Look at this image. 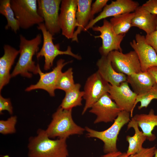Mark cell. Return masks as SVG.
Instances as JSON below:
<instances>
[{"instance_id":"1","label":"cell","mask_w":157,"mask_h":157,"mask_svg":"<svg viewBox=\"0 0 157 157\" xmlns=\"http://www.w3.org/2000/svg\"><path fill=\"white\" fill-rule=\"evenodd\" d=\"M65 138L50 139L45 130L39 129L37 135L31 137L28 145L29 157H68V152Z\"/></svg>"},{"instance_id":"2","label":"cell","mask_w":157,"mask_h":157,"mask_svg":"<svg viewBox=\"0 0 157 157\" xmlns=\"http://www.w3.org/2000/svg\"><path fill=\"white\" fill-rule=\"evenodd\" d=\"M19 56L16 65L11 74V77L18 74L31 78V72L37 74V66L33 60V56L39 50V46L42 42V36L38 34L32 39H27L22 35H19Z\"/></svg>"},{"instance_id":"3","label":"cell","mask_w":157,"mask_h":157,"mask_svg":"<svg viewBox=\"0 0 157 157\" xmlns=\"http://www.w3.org/2000/svg\"><path fill=\"white\" fill-rule=\"evenodd\" d=\"M85 130L74 122L72 109H64L59 106L53 114L52 120L45 131L50 138L57 137L67 139L71 135H81Z\"/></svg>"},{"instance_id":"4","label":"cell","mask_w":157,"mask_h":157,"mask_svg":"<svg viewBox=\"0 0 157 157\" xmlns=\"http://www.w3.org/2000/svg\"><path fill=\"white\" fill-rule=\"evenodd\" d=\"M130 113L121 111L115 120L113 124L107 129L102 131H98L85 127L87 135L89 138H96L104 143L103 151L106 154L118 151L117 147V137L122 128L130 121Z\"/></svg>"},{"instance_id":"5","label":"cell","mask_w":157,"mask_h":157,"mask_svg":"<svg viewBox=\"0 0 157 157\" xmlns=\"http://www.w3.org/2000/svg\"><path fill=\"white\" fill-rule=\"evenodd\" d=\"M37 28L42 32L43 37V44L40 50L36 54V57L37 59H39L43 56L44 57V70H47L51 68L53 65L54 59L59 55H68L78 60L81 59L82 58L80 56L73 53L70 46H68L66 50L62 51L60 49L59 44H54L53 42L54 38L53 35L47 30L44 23L38 24Z\"/></svg>"},{"instance_id":"6","label":"cell","mask_w":157,"mask_h":157,"mask_svg":"<svg viewBox=\"0 0 157 157\" xmlns=\"http://www.w3.org/2000/svg\"><path fill=\"white\" fill-rule=\"evenodd\" d=\"M10 4L20 28L28 29L44 22L38 12L37 0H10Z\"/></svg>"},{"instance_id":"7","label":"cell","mask_w":157,"mask_h":157,"mask_svg":"<svg viewBox=\"0 0 157 157\" xmlns=\"http://www.w3.org/2000/svg\"><path fill=\"white\" fill-rule=\"evenodd\" d=\"M110 84L105 81L97 71L90 76L84 88L83 98L85 101L82 112L83 115L87 110L105 94L108 93Z\"/></svg>"},{"instance_id":"8","label":"cell","mask_w":157,"mask_h":157,"mask_svg":"<svg viewBox=\"0 0 157 157\" xmlns=\"http://www.w3.org/2000/svg\"><path fill=\"white\" fill-rule=\"evenodd\" d=\"M92 29L94 31L100 33V35L94 37L100 38L102 39V44L99 49L101 56H107L113 51L122 52L121 44L125 34H116L110 22L104 19L102 26H93Z\"/></svg>"},{"instance_id":"9","label":"cell","mask_w":157,"mask_h":157,"mask_svg":"<svg viewBox=\"0 0 157 157\" xmlns=\"http://www.w3.org/2000/svg\"><path fill=\"white\" fill-rule=\"evenodd\" d=\"M60 0H38V14L44 19L47 30L52 35L61 31L59 22V11Z\"/></svg>"},{"instance_id":"10","label":"cell","mask_w":157,"mask_h":157,"mask_svg":"<svg viewBox=\"0 0 157 157\" xmlns=\"http://www.w3.org/2000/svg\"><path fill=\"white\" fill-rule=\"evenodd\" d=\"M112 66L117 72L129 76L141 72L138 56L134 51L124 53L122 51L115 50L107 56Z\"/></svg>"},{"instance_id":"11","label":"cell","mask_w":157,"mask_h":157,"mask_svg":"<svg viewBox=\"0 0 157 157\" xmlns=\"http://www.w3.org/2000/svg\"><path fill=\"white\" fill-rule=\"evenodd\" d=\"M72 61L71 60L65 62L64 59H60L57 61L56 66L52 71L46 73L42 72L39 65L37 64V74L40 75V79L36 84L31 85L27 88L25 90L30 91L37 89H41L47 91L51 96L54 97L56 84L62 72L63 68L66 65Z\"/></svg>"},{"instance_id":"12","label":"cell","mask_w":157,"mask_h":157,"mask_svg":"<svg viewBox=\"0 0 157 157\" xmlns=\"http://www.w3.org/2000/svg\"><path fill=\"white\" fill-rule=\"evenodd\" d=\"M90 108L89 112L97 116L94 122V124L113 122L122 111L108 93L102 96Z\"/></svg>"},{"instance_id":"13","label":"cell","mask_w":157,"mask_h":157,"mask_svg":"<svg viewBox=\"0 0 157 157\" xmlns=\"http://www.w3.org/2000/svg\"><path fill=\"white\" fill-rule=\"evenodd\" d=\"M77 0H62L59 15V22L62 34L72 39L76 27V14Z\"/></svg>"},{"instance_id":"14","label":"cell","mask_w":157,"mask_h":157,"mask_svg":"<svg viewBox=\"0 0 157 157\" xmlns=\"http://www.w3.org/2000/svg\"><path fill=\"white\" fill-rule=\"evenodd\" d=\"M139 6L138 2L132 0H116L107 4L102 11L95 18L91 20L83 30L85 31L93 27L99 21L110 17L134 12Z\"/></svg>"},{"instance_id":"15","label":"cell","mask_w":157,"mask_h":157,"mask_svg":"<svg viewBox=\"0 0 157 157\" xmlns=\"http://www.w3.org/2000/svg\"><path fill=\"white\" fill-rule=\"evenodd\" d=\"M130 44L138 56L142 72L147 71L149 67L157 66V54L146 42L144 36L136 34L135 40L131 42Z\"/></svg>"},{"instance_id":"16","label":"cell","mask_w":157,"mask_h":157,"mask_svg":"<svg viewBox=\"0 0 157 157\" xmlns=\"http://www.w3.org/2000/svg\"><path fill=\"white\" fill-rule=\"evenodd\" d=\"M108 93L122 110L130 112L131 117H133L134 106L137 95L131 90L126 81L122 82L119 86L110 84Z\"/></svg>"},{"instance_id":"17","label":"cell","mask_w":157,"mask_h":157,"mask_svg":"<svg viewBox=\"0 0 157 157\" xmlns=\"http://www.w3.org/2000/svg\"><path fill=\"white\" fill-rule=\"evenodd\" d=\"M97 71L102 78L112 85L119 86L126 81L127 76L117 72L113 67L111 61L107 56H101L96 63Z\"/></svg>"},{"instance_id":"18","label":"cell","mask_w":157,"mask_h":157,"mask_svg":"<svg viewBox=\"0 0 157 157\" xmlns=\"http://www.w3.org/2000/svg\"><path fill=\"white\" fill-rule=\"evenodd\" d=\"M4 53L0 58V91L8 84L11 77L10 72L17 56L19 50L8 44L3 46Z\"/></svg>"},{"instance_id":"19","label":"cell","mask_w":157,"mask_h":157,"mask_svg":"<svg viewBox=\"0 0 157 157\" xmlns=\"http://www.w3.org/2000/svg\"><path fill=\"white\" fill-rule=\"evenodd\" d=\"M126 81L130 84L133 91L137 95L148 92L157 83L153 76L147 71L127 76Z\"/></svg>"},{"instance_id":"20","label":"cell","mask_w":157,"mask_h":157,"mask_svg":"<svg viewBox=\"0 0 157 157\" xmlns=\"http://www.w3.org/2000/svg\"><path fill=\"white\" fill-rule=\"evenodd\" d=\"M132 21V27H135L144 31L146 34H150L157 28V15L152 14L139 6L134 12Z\"/></svg>"},{"instance_id":"21","label":"cell","mask_w":157,"mask_h":157,"mask_svg":"<svg viewBox=\"0 0 157 157\" xmlns=\"http://www.w3.org/2000/svg\"><path fill=\"white\" fill-rule=\"evenodd\" d=\"M142 130L147 139L153 141L156 139L152 131L157 126V114H155L153 109H151L148 114H136L132 117Z\"/></svg>"},{"instance_id":"22","label":"cell","mask_w":157,"mask_h":157,"mask_svg":"<svg viewBox=\"0 0 157 157\" xmlns=\"http://www.w3.org/2000/svg\"><path fill=\"white\" fill-rule=\"evenodd\" d=\"M92 1L77 0L78 6L76 14V27L72 40L78 42V35L88 24Z\"/></svg>"},{"instance_id":"23","label":"cell","mask_w":157,"mask_h":157,"mask_svg":"<svg viewBox=\"0 0 157 157\" xmlns=\"http://www.w3.org/2000/svg\"><path fill=\"white\" fill-rule=\"evenodd\" d=\"M131 128L134 129V135L132 136L128 135L126 137V140L129 144L126 154L129 156L140 151L143 148V144L147 140L146 137L142 131L139 130L137 123L133 118L128 123L127 130Z\"/></svg>"},{"instance_id":"24","label":"cell","mask_w":157,"mask_h":157,"mask_svg":"<svg viewBox=\"0 0 157 157\" xmlns=\"http://www.w3.org/2000/svg\"><path fill=\"white\" fill-rule=\"evenodd\" d=\"M81 85L75 83L71 89L65 92V95L60 106L65 109H72L73 107L82 105L83 91H81Z\"/></svg>"},{"instance_id":"25","label":"cell","mask_w":157,"mask_h":157,"mask_svg":"<svg viewBox=\"0 0 157 157\" xmlns=\"http://www.w3.org/2000/svg\"><path fill=\"white\" fill-rule=\"evenodd\" d=\"M134 12L122 14L113 17L110 20L113 29L117 35L125 34L132 27V21Z\"/></svg>"},{"instance_id":"26","label":"cell","mask_w":157,"mask_h":157,"mask_svg":"<svg viewBox=\"0 0 157 157\" xmlns=\"http://www.w3.org/2000/svg\"><path fill=\"white\" fill-rule=\"evenodd\" d=\"M10 0L0 1V13L6 18L7 23L5 26L6 30L10 28L16 33L20 28L18 20L15 17L14 12L12 8Z\"/></svg>"},{"instance_id":"27","label":"cell","mask_w":157,"mask_h":157,"mask_svg":"<svg viewBox=\"0 0 157 157\" xmlns=\"http://www.w3.org/2000/svg\"><path fill=\"white\" fill-rule=\"evenodd\" d=\"M75 84L73 69L70 67L60 74L56 84V89L62 90L65 92L72 88Z\"/></svg>"},{"instance_id":"28","label":"cell","mask_w":157,"mask_h":157,"mask_svg":"<svg viewBox=\"0 0 157 157\" xmlns=\"http://www.w3.org/2000/svg\"><path fill=\"white\" fill-rule=\"evenodd\" d=\"M157 99V83L150 90L144 94L137 95L134 106V109L137 104L140 103L138 106L139 110L143 108H147L151 101L153 99Z\"/></svg>"},{"instance_id":"29","label":"cell","mask_w":157,"mask_h":157,"mask_svg":"<svg viewBox=\"0 0 157 157\" xmlns=\"http://www.w3.org/2000/svg\"><path fill=\"white\" fill-rule=\"evenodd\" d=\"M17 117L12 116L6 120L0 121V133L3 135L12 134L16 132L15 126Z\"/></svg>"},{"instance_id":"30","label":"cell","mask_w":157,"mask_h":157,"mask_svg":"<svg viewBox=\"0 0 157 157\" xmlns=\"http://www.w3.org/2000/svg\"><path fill=\"white\" fill-rule=\"evenodd\" d=\"M108 0H96L91 5L90 15V20L94 19V15L102 10L107 4Z\"/></svg>"},{"instance_id":"31","label":"cell","mask_w":157,"mask_h":157,"mask_svg":"<svg viewBox=\"0 0 157 157\" xmlns=\"http://www.w3.org/2000/svg\"><path fill=\"white\" fill-rule=\"evenodd\" d=\"M6 110L9 113L12 115L13 113V107H12L10 99L3 98L2 95H0V113L2 114V112Z\"/></svg>"},{"instance_id":"32","label":"cell","mask_w":157,"mask_h":157,"mask_svg":"<svg viewBox=\"0 0 157 157\" xmlns=\"http://www.w3.org/2000/svg\"><path fill=\"white\" fill-rule=\"evenodd\" d=\"M156 149L155 146L150 148H143L140 151L131 156L130 157H153Z\"/></svg>"},{"instance_id":"33","label":"cell","mask_w":157,"mask_h":157,"mask_svg":"<svg viewBox=\"0 0 157 157\" xmlns=\"http://www.w3.org/2000/svg\"><path fill=\"white\" fill-rule=\"evenodd\" d=\"M145 37L146 42L153 48L157 54V28L154 31L146 34Z\"/></svg>"},{"instance_id":"34","label":"cell","mask_w":157,"mask_h":157,"mask_svg":"<svg viewBox=\"0 0 157 157\" xmlns=\"http://www.w3.org/2000/svg\"><path fill=\"white\" fill-rule=\"evenodd\" d=\"M142 6L151 13L157 15V0H149Z\"/></svg>"},{"instance_id":"35","label":"cell","mask_w":157,"mask_h":157,"mask_svg":"<svg viewBox=\"0 0 157 157\" xmlns=\"http://www.w3.org/2000/svg\"><path fill=\"white\" fill-rule=\"evenodd\" d=\"M147 71L153 76L157 83V66L150 67Z\"/></svg>"},{"instance_id":"36","label":"cell","mask_w":157,"mask_h":157,"mask_svg":"<svg viewBox=\"0 0 157 157\" xmlns=\"http://www.w3.org/2000/svg\"><path fill=\"white\" fill-rule=\"evenodd\" d=\"M122 153L118 151L116 152L108 153L102 156V157H117L119 155L121 154Z\"/></svg>"},{"instance_id":"37","label":"cell","mask_w":157,"mask_h":157,"mask_svg":"<svg viewBox=\"0 0 157 157\" xmlns=\"http://www.w3.org/2000/svg\"><path fill=\"white\" fill-rule=\"evenodd\" d=\"M117 157H130V156H128L126 155V153L124 152L122 153Z\"/></svg>"},{"instance_id":"38","label":"cell","mask_w":157,"mask_h":157,"mask_svg":"<svg viewBox=\"0 0 157 157\" xmlns=\"http://www.w3.org/2000/svg\"><path fill=\"white\" fill-rule=\"evenodd\" d=\"M153 157H157V149Z\"/></svg>"}]
</instances>
